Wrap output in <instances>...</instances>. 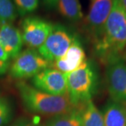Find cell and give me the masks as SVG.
Segmentation results:
<instances>
[{
  "instance_id": "obj_1",
  "label": "cell",
  "mask_w": 126,
  "mask_h": 126,
  "mask_svg": "<svg viewBox=\"0 0 126 126\" xmlns=\"http://www.w3.org/2000/svg\"><path fill=\"white\" fill-rule=\"evenodd\" d=\"M94 53L109 65L123 59L126 49V11L120 0H113L103 34L94 43Z\"/></svg>"
},
{
  "instance_id": "obj_2",
  "label": "cell",
  "mask_w": 126,
  "mask_h": 126,
  "mask_svg": "<svg viewBox=\"0 0 126 126\" xmlns=\"http://www.w3.org/2000/svg\"><path fill=\"white\" fill-rule=\"evenodd\" d=\"M16 88L25 108L32 113L53 117L72 112L77 108L67 94H48L23 81H18Z\"/></svg>"
},
{
  "instance_id": "obj_3",
  "label": "cell",
  "mask_w": 126,
  "mask_h": 126,
  "mask_svg": "<svg viewBox=\"0 0 126 126\" xmlns=\"http://www.w3.org/2000/svg\"><path fill=\"white\" fill-rule=\"evenodd\" d=\"M65 75L67 94L76 107L92 99L98 85V75L93 63L86 60L79 67Z\"/></svg>"
},
{
  "instance_id": "obj_4",
  "label": "cell",
  "mask_w": 126,
  "mask_h": 126,
  "mask_svg": "<svg viewBox=\"0 0 126 126\" xmlns=\"http://www.w3.org/2000/svg\"><path fill=\"white\" fill-rule=\"evenodd\" d=\"M75 36L62 25H53L48 36L37 51L45 60L53 63L65 54Z\"/></svg>"
},
{
  "instance_id": "obj_5",
  "label": "cell",
  "mask_w": 126,
  "mask_h": 126,
  "mask_svg": "<svg viewBox=\"0 0 126 126\" xmlns=\"http://www.w3.org/2000/svg\"><path fill=\"white\" fill-rule=\"evenodd\" d=\"M50 64L37 50L27 48L14 59L9 68V74L14 79L23 80L32 78L43 69L50 67Z\"/></svg>"
},
{
  "instance_id": "obj_6",
  "label": "cell",
  "mask_w": 126,
  "mask_h": 126,
  "mask_svg": "<svg viewBox=\"0 0 126 126\" xmlns=\"http://www.w3.org/2000/svg\"><path fill=\"white\" fill-rule=\"evenodd\" d=\"M53 24L39 17L28 16L21 23L23 44L27 48L38 49L44 43L52 30Z\"/></svg>"
},
{
  "instance_id": "obj_7",
  "label": "cell",
  "mask_w": 126,
  "mask_h": 126,
  "mask_svg": "<svg viewBox=\"0 0 126 126\" xmlns=\"http://www.w3.org/2000/svg\"><path fill=\"white\" fill-rule=\"evenodd\" d=\"M85 20V27L93 43L102 37L109 16L112 9L113 0H94Z\"/></svg>"
},
{
  "instance_id": "obj_8",
  "label": "cell",
  "mask_w": 126,
  "mask_h": 126,
  "mask_svg": "<svg viewBox=\"0 0 126 126\" xmlns=\"http://www.w3.org/2000/svg\"><path fill=\"white\" fill-rule=\"evenodd\" d=\"M32 86L53 95L67 94L66 75L52 67L46 68L32 79Z\"/></svg>"
},
{
  "instance_id": "obj_9",
  "label": "cell",
  "mask_w": 126,
  "mask_h": 126,
  "mask_svg": "<svg viewBox=\"0 0 126 126\" xmlns=\"http://www.w3.org/2000/svg\"><path fill=\"white\" fill-rule=\"evenodd\" d=\"M106 79L113 102L126 103V61L123 59L107 65Z\"/></svg>"
},
{
  "instance_id": "obj_10",
  "label": "cell",
  "mask_w": 126,
  "mask_h": 126,
  "mask_svg": "<svg viewBox=\"0 0 126 126\" xmlns=\"http://www.w3.org/2000/svg\"><path fill=\"white\" fill-rule=\"evenodd\" d=\"M86 60L85 50L81 41L76 35L65 54L60 58L51 63L50 67L64 74H67L79 67Z\"/></svg>"
},
{
  "instance_id": "obj_11",
  "label": "cell",
  "mask_w": 126,
  "mask_h": 126,
  "mask_svg": "<svg viewBox=\"0 0 126 126\" xmlns=\"http://www.w3.org/2000/svg\"><path fill=\"white\" fill-rule=\"evenodd\" d=\"M0 43L9 58L14 60L23 48L21 32L11 22L0 20Z\"/></svg>"
},
{
  "instance_id": "obj_12",
  "label": "cell",
  "mask_w": 126,
  "mask_h": 126,
  "mask_svg": "<svg viewBox=\"0 0 126 126\" xmlns=\"http://www.w3.org/2000/svg\"><path fill=\"white\" fill-rule=\"evenodd\" d=\"M76 109L82 126H104L102 113L92 99L78 105Z\"/></svg>"
},
{
  "instance_id": "obj_13",
  "label": "cell",
  "mask_w": 126,
  "mask_h": 126,
  "mask_svg": "<svg viewBox=\"0 0 126 126\" xmlns=\"http://www.w3.org/2000/svg\"><path fill=\"white\" fill-rule=\"evenodd\" d=\"M104 126H126V106L123 103L111 102L104 109Z\"/></svg>"
},
{
  "instance_id": "obj_14",
  "label": "cell",
  "mask_w": 126,
  "mask_h": 126,
  "mask_svg": "<svg viewBox=\"0 0 126 126\" xmlns=\"http://www.w3.org/2000/svg\"><path fill=\"white\" fill-rule=\"evenodd\" d=\"M55 8L63 17L71 22H79L83 18L79 0H58Z\"/></svg>"
},
{
  "instance_id": "obj_15",
  "label": "cell",
  "mask_w": 126,
  "mask_h": 126,
  "mask_svg": "<svg viewBox=\"0 0 126 126\" xmlns=\"http://www.w3.org/2000/svg\"><path fill=\"white\" fill-rule=\"evenodd\" d=\"M45 124L46 126H82L77 109L70 113L50 117Z\"/></svg>"
},
{
  "instance_id": "obj_16",
  "label": "cell",
  "mask_w": 126,
  "mask_h": 126,
  "mask_svg": "<svg viewBox=\"0 0 126 126\" xmlns=\"http://www.w3.org/2000/svg\"><path fill=\"white\" fill-rule=\"evenodd\" d=\"M18 16L12 0H0V20L12 23Z\"/></svg>"
},
{
  "instance_id": "obj_17",
  "label": "cell",
  "mask_w": 126,
  "mask_h": 126,
  "mask_svg": "<svg viewBox=\"0 0 126 126\" xmlns=\"http://www.w3.org/2000/svg\"><path fill=\"white\" fill-rule=\"evenodd\" d=\"M17 14L21 16L33 13L39 7V0H13Z\"/></svg>"
},
{
  "instance_id": "obj_18",
  "label": "cell",
  "mask_w": 126,
  "mask_h": 126,
  "mask_svg": "<svg viewBox=\"0 0 126 126\" xmlns=\"http://www.w3.org/2000/svg\"><path fill=\"white\" fill-rule=\"evenodd\" d=\"M12 109L7 99L0 97V126L7 125L12 118Z\"/></svg>"
},
{
  "instance_id": "obj_19",
  "label": "cell",
  "mask_w": 126,
  "mask_h": 126,
  "mask_svg": "<svg viewBox=\"0 0 126 126\" xmlns=\"http://www.w3.org/2000/svg\"><path fill=\"white\" fill-rule=\"evenodd\" d=\"M35 123L32 120H30L26 118H23L20 119H18V121L13 123L10 126H36Z\"/></svg>"
},
{
  "instance_id": "obj_20",
  "label": "cell",
  "mask_w": 126,
  "mask_h": 126,
  "mask_svg": "<svg viewBox=\"0 0 126 126\" xmlns=\"http://www.w3.org/2000/svg\"><path fill=\"white\" fill-rule=\"evenodd\" d=\"M10 63L9 61H4L0 60V77L4 75L10 68Z\"/></svg>"
},
{
  "instance_id": "obj_21",
  "label": "cell",
  "mask_w": 126,
  "mask_h": 126,
  "mask_svg": "<svg viewBox=\"0 0 126 126\" xmlns=\"http://www.w3.org/2000/svg\"><path fill=\"white\" fill-rule=\"evenodd\" d=\"M42 1H43L44 4L45 5L48 9L55 8L57 5V2H58V0H42Z\"/></svg>"
},
{
  "instance_id": "obj_22",
  "label": "cell",
  "mask_w": 126,
  "mask_h": 126,
  "mask_svg": "<svg viewBox=\"0 0 126 126\" xmlns=\"http://www.w3.org/2000/svg\"><path fill=\"white\" fill-rule=\"evenodd\" d=\"M9 59L10 58H9V55L6 53L4 47L0 43V60H4V61H9Z\"/></svg>"
},
{
  "instance_id": "obj_23",
  "label": "cell",
  "mask_w": 126,
  "mask_h": 126,
  "mask_svg": "<svg viewBox=\"0 0 126 126\" xmlns=\"http://www.w3.org/2000/svg\"><path fill=\"white\" fill-rule=\"evenodd\" d=\"M120 1H121L122 5L123 6V8H124V9L126 10V0H120Z\"/></svg>"
},
{
  "instance_id": "obj_24",
  "label": "cell",
  "mask_w": 126,
  "mask_h": 126,
  "mask_svg": "<svg viewBox=\"0 0 126 126\" xmlns=\"http://www.w3.org/2000/svg\"><path fill=\"white\" fill-rule=\"evenodd\" d=\"M123 59H125V60L126 61V51H125V54H124V57H123Z\"/></svg>"
},
{
  "instance_id": "obj_25",
  "label": "cell",
  "mask_w": 126,
  "mask_h": 126,
  "mask_svg": "<svg viewBox=\"0 0 126 126\" xmlns=\"http://www.w3.org/2000/svg\"><path fill=\"white\" fill-rule=\"evenodd\" d=\"M36 126H46V124H39V125H36Z\"/></svg>"
},
{
  "instance_id": "obj_26",
  "label": "cell",
  "mask_w": 126,
  "mask_h": 126,
  "mask_svg": "<svg viewBox=\"0 0 126 126\" xmlns=\"http://www.w3.org/2000/svg\"><path fill=\"white\" fill-rule=\"evenodd\" d=\"M123 104H125V105H126V103H123Z\"/></svg>"
},
{
  "instance_id": "obj_27",
  "label": "cell",
  "mask_w": 126,
  "mask_h": 126,
  "mask_svg": "<svg viewBox=\"0 0 126 126\" xmlns=\"http://www.w3.org/2000/svg\"><path fill=\"white\" fill-rule=\"evenodd\" d=\"M94 1V0H91V1Z\"/></svg>"
}]
</instances>
